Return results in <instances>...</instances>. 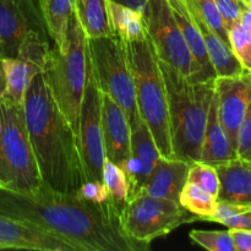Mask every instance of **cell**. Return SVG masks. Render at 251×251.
Wrapping results in <instances>:
<instances>
[{
  "mask_svg": "<svg viewBox=\"0 0 251 251\" xmlns=\"http://www.w3.org/2000/svg\"><path fill=\"white\" fill-rule=\"evenodd\" d=\"M0 212L42 228L77 251H146L149 244L127 237L112 201L95 205L75 193H61L43 185L33 194L0 189Z\"/></svg>",
  "mask_w": 251,
  "mask_h": 251,
  "instance_id": "obj_1",
  "label": "cell"
},
{
  "mask_svg": "<svg viewBox=\"0 0 251 251\" xmlns=\"http://www.w3.org/2000/svg\"><path fill=\"white\" fill-rule=\"evenodd\" d=\"M22 108L43 183L53 190L76 193L87 180L78 137L56 104L43 73L32 80Z\"/></svg>",
  "mask_w": 251,
  "mask_h": 251,
  "instance_id": "obj_2",
  "label": "cell"
},
{
  "mask_svg": "<svg viewBox=\"0 0 251 251\" xmlns=\"http://www.w3.org/2000/svg\"><path fill=\"white\" fill-rule=\"evenodd\" d=\"M158 63L168 100L174 158L189 163L200 161L215 80L191 81L168 64Z\"/></svg>",
  "mask_w": 251,
  "mask_h": 251,
  "instance_id": "obj_3",
  "label": "cell"
},
{
  "mask_svg": "<svg viewBox=\"0 0 251 251\" xmlns=\"http://www.w3.org/2000/svg\"><path fill=\"white\" fill-rule=\"evenodd\" d=\"M124 44L140 117L149 127L161 156L174 159L166 85L153 46L149 37Z\"/></svg>",
  "mask_w": 251,
  "mask_h": 251,
  "instance_id": "obj_4",
  "label": "cell"
},
{
  "mask_svg": "<svg viewBox=\"0 0 251 251\" xmlns=\"http://www.w3.org/2000/svg\"><path fill=\"white\" fill-rule=\"evenodd\" d=\"M88 66L90 56L87 37L74 11L69 21L68 44L64 50L51 47L43 75L56 104L76 134L78 131L80 109L87 82Z\"/></svg>",
  "mask_w": 251,
  "mask_h": 251,
  "instance_id": "obj_5",
  "label": "cell"
},
{
  "mask_svg": "<svg viewBox=\"0 0 251 251\" xmlns=\"http://www.w3.org/2000/svg\"><path fill=\"white\" fill-rule=\"evenodd\" d=\"M0 184L20 194H33L43 185L24 108L6 97L0 98Z\"/></svg>",
  "mask_w": 251,
  "mask_h": 251,
  "instance_id": "obj_6",
  "label": "cell"
},
{
  "mask_svg": "<svg viewBox=\"0 0 251 251\" xmlns=\"http://www.w3.org/2000/svg\"><path fill=\"white\" fill-rule=\"evenodd\" d=\"M87 47L98 87L123 108L132 126L140 119V114L124 42L117 34H112L87 38Z\"/></svg>",
  "mask_w": 251,
  "mask_h": 251,
  "instance_id": "obj_7",
  "label": "cell"
},
{
  "mask_svg": "<svg viewBox=\"0 0 251 251\" xmlns=\"http://www.w3.org/2000/svg\"><path fill=\"white\" fill-rule=\"evenodd\" d=\"M199 221L178 201L154 198L139 193L127 200L119 212V222L125 234L132 240L151 244L176 228Z\"/></svg>",
  "mask_w": 251,
  "mask_h": 251,
  "instance_id": "obj_8",
  "label": "cell"
},
{
  "mask_svg": "<svg viewBox=\"0 0 251 251\" xmlns=\"http://www.w3.org/2000/svg\"><path fill=\"white\" fill-rule=\"evenodd\" d=\"M147 37L158 60L168 64L191 81H205L200 66L189 50L174 20L168 0H149L142 11Z\"/></svg>",
  "mask_w": 251,
  "mask_h": 251,
  "instance_id": "obj_9",
  "label": "cell"
},
{
  "mask_svg": "<svg viewBox=\"0 0 251 251\" xmlns=\"http://www.w3.org/2000/svg\"><path fill=\"white\" fill-rule=\"evenodd\" d=\"M77 136L86 179L102 181L103 163L105 159L102 134V104L100 90L91 63L81 103Z\"/></svg>",
  "mask_w": 251,
  "mask_h": 251,
  "instance_id": "obj_10",
  "label": "cell"
},
{
  "mask_svg": "<svg viewBox=\"0 0 251 251\" xmlns=\"http://www.w3.org/2000/svg\"><path fill=\"white\" fill-rule=\"evenodd\" d=\"M29 39L51 41L37 0H0V58H16Z\"/></svg>",
  "mask_w": 251,
  "mask_h": 251,
  "instance_id": "obj_11",
  "label": "cell"
},
{
  "mask_svg": "<svg viewBox=\"0 0 251 251\" xmlns=\"http://www.w3.org/2000/svg\"><path fill=\"white\" fill-rule=\"evenodd\" d=\"M50 50L49 41L29 39L21 47L16 58H2L6 76V92L4 97L22 105L26 91L33 77L46 70Z\"/></svg>",
  "mask_w": 251,
  "mask_h": 251,
  "instance_id": "obj_12",
  "label": "cell"
},
{
  "mask_svg": "<svg viewBox=\"0 0 251 251\" xmlns=\"http://www.w3.org/2000/svg\"><path fill=\"white\" fill-rule=\"evenodd\" d=\"M215 92L217 96L220 120L235 151L238 131L251 100V73L245 70L238 76L216 77Z\"/></svg>",
  "mask_w": 251,
  "mask_h": 251,
  "instance_id": "obj_13",
  "label": "cell"
},
{
  "mask_svg": "<svg viewBox=\"0 0 251 251\" xmlns=\"http://www.w3.org/2000/svg\"><path fill=\"white\" fill-rule=\"evenodd\" d=\"M77 251L70 243L28 222L0 212V250Z\"/></svg>",
  "mask_w": 251,
  "mask_h": 251,
  "instance_id": "obj_14",
  "label": "cell"
},
{
  "mask_svg": "<svg viewBox=\"0 0 251 251\" xmlns=\"http://www.w3.org/2000/svg\"><path fill=\"white\" fill-rule=\"evenodd\" d=\"M100 104L105 157L120 166L131 156V126L123 108L102 91Z\"/></svg>",
  "mask_w": 251,
  "mask_h": 251,
  "instance_id": "obj_15",
  "label": "cell"
},
{
  "mask_svg": "<svg viewBox=\"0 0 251 251\" xmlns=\"http://www.w3.org/2000/svg\"><path fill=\"white\" fill-rule=\"evenodd\" d=\"M215 167L220 179L217 201L251 207V164L233 158Z\"/></svg>",
  "mask_w": 251,
  "mask_h": 251,
  "instance_id": "obj_16",
  "label": "cell"
},
{
  "mask_svg": "<svg viewBox=\"0 0 251 251\" xmlns=\"http://www.w3.org/2000/svg\"><path fill=\"white\" fill-rule=\"evenodd\" d=\"M189 167L190 163L186 161L161 157L152 174L139 193L147 194L154 198L169 199L179 202V195L188 179Z\"/></svg>",
  "mask_w": 251,
  "mask_h": 251,
  "instance_id": "obj_17",
  "label": "cell"
},
{
  "mask_svg": "<svg viewBox=\"0 0 251 251\" xmlns=\"http://www.w3.org/2000/svg\"><path fill=\"white\" fill-rule=\"evenodd\" d=\"M168 4L173 12L174 20L183 34L186 42L191 55L196 60L200 70L202 73V77L205 81L215 80L216 73L208 58L207 50H206L205 42H203L201 32L191 15L190 10L186 6L184 0H168Z\"/></svg>",
  "mask_w": 251,
  "mask_h": 251,
  "instance_id": "obj_18",
  "label": "cell"
},
{
  "mask_svg": "<svg viewBox=\"0 0 251 251\" xmlns=\"http://www.w3.org/2000/svg\"><path fill=\"white\" fill-rule=\"evenodd\" d=\"M233 158H237V153L233 150L225 127L220 120L217 96L215 92L211 100L210 109H208L200 161L216 166V164L230 161Z\"/></svg>",
  "mask_w": 251,
  "mask_h": 251,
  "instance_id": "obj_19",
  "label": "cell"
},
{
  "mask_svg": "<svg viewBox=\"0 0 251 251\" xmlns=\"http://www.w3.org/2000/svg\"><path fill=\"white\" fill-rule=\"evenodd\" d=\"M189 10H190L194 20H195L196 25L200 29L203 42H205L206 50H207L211 64L215 69L216 77H229V76H238L244 73L245 69L243 68L239 59L235 56L233 49L229 46H227L216 34V32H213L208 27V25L199 16V14H196L190 7H189Z\"/></svg>",
  "mask_w": 251,
  "mask_h": 251,
  "instance_id": "obj_20",
  "label": "cell"
},
{
  "mask_svg": "<svg viewBox=\"0 0 251 251\" xmlns=\"http://www.w3.org/2000/svg\"><path fill=\"white\" fill-rule=\"evenodd\" d=\"M74 11L87 38L114 34L110 24L108 0H74Z\"/></svg>",
  "mask_w": 251,
  "mask_h": 251,
  "instance_id": "obj_21",
  "label": "cell"
},
{
  "mask_svg": "<svg viewBox=\"0 0 251 251\" xmlns=\"http://www.w3.org/2000/svg\"><path fill=\"white\" fill-rule=\"evenodd\" d=\"M37 2L54 47L64 50L68 44V28L74 14V0H37Z\"/></svg>",
  "mask_w": 251,
  "mask_h": 251,
  "instance_id": "obj_22",
  "label": "cell"
},
{
  "mask_svg": "<svg viewBox=\"0 0 251 251\" xmlns=\"http://www.w3.org/2000/svg\"><path fill=\"white\" fill-rule=\"evenodd\" d=\"M110 24L114 34L123 42L142 41L147 38L142 12L108 0Z\"/></svg>",
  "mask_w": 251,
  "mask_h": 251,
  "instance_id": "obj_23",
  "label": "cell"
},
{
  "mask_svg": "<svg viewBox=\"0 0 251 251\" xmlns=\"http://www.w3.org/2000/svg\"><path fill=\"white\" fill-rule=\"evenodd\" d=\"M179 203L195 215L199 221H207L215 215L217 208V198L208 194L200 186L186 181L179 195Z\"/></svg>",
  "mask_w": 251,
  "mask_h": 251,
  "instance_id": "obj_24",
  "label": "cell"
},
{
  "mask_svg": "<svg viewBox=\"0 0 251 251\" xmlns=\"http://www.w3.org/2000/svg\"><path fill=\"white\" fill-rule=\"evenodd\" d=\"M131 156L139 159L151 171H153L162 157L149 127L141 117L131 126Z\"/></svg>",
  "mask_w": 251,
  "mask_h": 251,
  "instance_id": "obj_25",
  "label": "cell"
},
{
  "mask_svg": "<svg viewBox=\"0 0 251 251\" xmlns=\"http://www.w3.org/2000/svg\"><path fill=\"white\" fill-rule=\"evenodd\" d=\"M102 181L109 193L110 201L118 212H120L129 200L131 185L125 172L118 164L109 161L107 157L103 163Z\"/></svg>",
  "mask_w": 251,
  "mask_h": 251,
  "instance_id": "obj_26",
  "label": "cell"
},
{
  "mask_svg": "<svg viewBox=\"0 0 251 251\" xmlns=\"http://www.w3.org/2000/svg\"><path fill=\"white\" fill-rule=\"evenodd\" d=\"M208 222L226 226L228 229H242L251 232V207L217 201V208Z\"/></svg>",
  "mask_w": 251,
  "mask_h": 251,
  "instance_id": "obj_27",
  "label": "cell"
},
{
  "mask_svg": "<svg viewBox=\"0 0 251 251\" xmlns=\"http://www.w3.org/2000/svg\"><path fill=\"white\" fill-rule=\"evenodd\" d=\"M186 181L200 186L208 194L217 198L220 190V179H218L216 167L205 162L196 161L190 163Z\"/></svg>",
  "mask_w": 251,
  "mask_h": 251,
  "instance_id": "obj_28",
  "label": "cell"
},
{
  "mask_svg": "<svg viewBox=\"0 0 251 251\" xmlns=\"http://www.w3.org/2000/svg\"><path fill=\"white\" fill-rule=\"evenodd\" d=\"M193 243L210 251H237L228 230H191L189 234Z\"/></svg>",
  "mask_w": 251,
  "mask_h": 251,
  "instance_id": "obj_29",
  "label": "cell"
},
{
  "mask_svg": "<svg viewBox=\"0 0 251 251\" xmlns=\"http://www.w3.org/2000/svg\"><path fill=\"white\" fill-rule=\"evenodd\" d=\"M230 47L235 56L239 59L243 68L251 73V29L245 31L240 22H237L228 31Z\"/></svg>",
  "mask_w": 251,
  "mask_h": 251,
  "instance_id": "obj_30",
  "label": "cell"
},
{
  "mask_svg": "<svg viewBox=\"0 0 251 251\" xmlns=\"http://www.w3.org/2000/svg\"><path fill=\"white\" fill-rule=\"evenodd\" d=\"M75 194L86 202L95 205H104L110 201L109 193L103 181L86 180Z\"/></svg>",
  "mask_w": 251,
  "mask_h": 251,
  "instance_id": "obj_31",
  "label": "cell"
},
{
  "mask_svg": "<svg viewBox=\"0 0 251 251\" xmlns=\"http://www.w3.org/2000/svg\"><path fill=\"white\" fill-rule=\"evenodd\" d=\"M215 4L228 31L240 21L243 11L247 7V4L242 0H215Z\"/></svg>",
  "mask_w": 251,
  "mask_h": 251,
  "instance_id": "obj_32",
  "label": "cell"
},
{
  "mask_svg": "<svg viewBox=\"0 0 251 251\" xmlns=\"http://www.w3.org/2000/svg\"><path fill=\"white\" fill-rule=\"evenodd\" d=\"M237 158L251 164V100L237 137Z\"/></svg>",
  "mask_w": 251,
  "mask_h": 251,
  "instance_id": "obj_33",
  "label": "cell"
},
{
  "mask_svg": "<svg viewBox=\"0 0 251 251\" xmlns=\"http://www.w3.org/2000/svg\"><path fill=\"white\" fill-rule=\"evenodd\" d=\"M237 251H251V232L242 229H229Z\"/></svg>",
  "mask_w": 251,
  "mask_h": 251,
  "instance_id": "obj_34",
  "label": "cell"
},
{
  "mask_svg": "<svg viewBox=\"0 0 251 251\" xmlns=\"http://www.w3.org/2000/svg\"><path fill=\"white\" fill-rule=\"evenodd\" d=\"M112 1L118 2V4L124 5V6H127V7H131V9L142 12L149 0H112Z\"/></svg>",
  "mask_w": 251,
  "mask_h": 251,
  "instance_id": "obj_35",
  "label": "cell"
},
{
  "mask_svg": "<svg viewBox=\"0 0 251 251\" xmlns=\"http://www.w3.org/2000/svg\"><path fill=\"white\" fill-rule=\"evenodd\" d=\"M239 22L245 31H250L251 29V5H247V7H245L244 11H243Z\"/></svg>",
  "mask_w": 251,
  "mask_h": 251,
  "instance_id": "obj_36",
  "label": "cell"
},
{
  "mask_svg": "<svg viewBox=\"0 0 251 251\" xmlns=\"http://www.w3.org/2000/svg\"><path fill=\"white\" fill-rule=\"evenodd\" d=\"M5 92H6V76H5L2 58H0V98L4 97Z\"/></svg>",
  "mask_w": 251,
  "mask_h": 251,
  "instance_id": "obj_37",
  "label": "cell"
},
{
  "mask_svg": "<svg viewBox=\"0 0 251 251\" xmlns=\"http://www.w3.org/2000/svg\"><path fill=\"white\" fill-rule=\"evenodd\" d=\"M243 2H245L247 5H251V0H242Z\"/></svg>",
  "mask_w": 251,
  "mask_h": 251,
  "instance_id": "obj_38",
  "label": "cell"
},
{
  "mask_svg": "<svg viewBox=\"0 0 251 251\" xmlns=\"http://www.w3.org/2000/svg\"><path fill=\"white\" fill-rule=\"evenodd\" d=\"M0 189H2V186H1V184H0Z\"/></svg>",
  "mask_w": 251,
  "mask_h": 251,
  "instance_id": "obj_39",
  "label": "cell"
}]
</instances>
